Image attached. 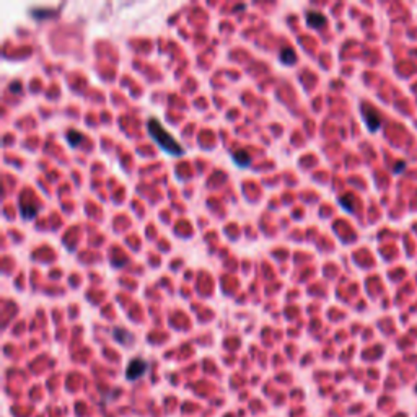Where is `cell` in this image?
<instances>
[{
    "mask_svg": "<svg viewBox=\"0 0 417 417\" xmlns=\"http://www.w3.org/2000/svg\"><path fill=\"white\" fill-rule=\"evenodd\" d=\"M326 21H328L326 17L321 15V13H318V12H307V23H308V26L321 28Z\"/></svg>",
    "mask_w": 417,
    "mask_h": 417,
    "instance_id": "277c9868",
    "label": "cell"
},
{
    "mask_svg": "<svg viewBox=\"0 0 417 417\" xmlns=\"http://www.w3.org/2000/svg\"><path fill=\"white\" fill-rule=\"evenodd\" d=\"M233 161L238 166H246V165H249V156L244 150H238L233 154Z\"/></svg>",
    "mask_w": 417,
    "mask_h": 417,
    "instance_id": "8992f818",
    "label": "cell"
},
{
    "mask_svg": "<svg viewBox=\"0 0 417 417\" xmlns=\"http://www.w3.org/2000/svg\"><path fill=\"white\" fill-rule=\"evenodd\" d=\"M82 139H83V136L78 131H69L67 132V142L70 143V147H77Z\"/></svg>",
    "mask_w": 417,
    "mask_h": 417,
    "instance_id": "52a82bcc",
    "label": "cell"
},
{
    "mask_svg": "<svg viewBox=\"0 0 417 417\" xmlns=\"http://www.w3.org/2000/svg\"><path fill=\"white\" fill-rule=\"evenodd\" d=\"M362 116H364V121L367 124L368 131L377 132L380 126H382V118H380V114L377 113V109L370 108L367 104H362Z\"/></svg>",
    "mask_w": 417,
    "mask_h": 417,
    "instance_id": "7a4b0ae2",
    "label": "cell"
},
{
    "mask_svg": "<svg viewBox=\"0 0 417 417\" xmlns=\"http://www.w3.org/2000/svg\"><path fill=\"white\" fill-rule=\"evenodd\" d=\"M147 131H148V136L156 142V145H158L163 152H166L168 155L179 156V155L184 154L183 147L179 145L178 140H176V139L166 131V129L163 127V124H161L156 118H150L147 121Z\"/></svg>",
    "mask_w": 417,
    "mask_h": 417,
    "instance_id": "6da1fadb",
    "label": "cell"
},
{
    "mask_svg": "<svg viewBox=\"0 0 417 417\" xmlns=\"http://www.w3.org/2000/svg\"><path fill=\"white\" fill-rule=\"evenodd\" d=\"M406 168V161H398V163H395V166H393V171L395 173H402Z\"/></svg>",
    "mask_w": 417,
    "mask_h": 417,
    "instance_id": "9c48e42d",
    "label": "cell"
},
{
    "mask_svg": "<svg viewBox=\"0 0 417 417\" xmlns=\"http://www.w3.org/2000/svg\"><path fill=\"white\" fill-rule=\"evenodd\" d=\"M147 370V364L142 359H134L129 362L126 368V378L127 380H137L140 378Z\"/></svg>",
    "mask_w": 417,
    "mask_h": 417,
    "instance_id": "3957f363",
    "label": "cell"
},
{
    "mask_svg": "<svg viewBox=\"0 0 417 417\" xmlns=\"http://www.w3.org/2000/svg\"><path fill=\"white\" fill-rule=\"evenodd\" d=\"M279 59L284 64H287V66H292V64H295L296 62V55H295V52H294V49H282L280 51V55H279Z\"/></svg>",
    "mask_w": 417,
    "mask_h": 417,
    "instance_id": "5b68a950",
    "label": "cell"
},
{
    "mask_svg": "<svg viewBox=\"0 0 417 417\" xmlns=\"http://www.w3.org/2000/svg\"><path fill=\"white\" fill-rule=\"evenodd\" d=\"M339 204L346 208L347 212H354V208H352V197H341Z\"/></svg>",
    "mask_w": 417,
    "mask_h": 417,
    "instance_id": "ba28073f",
    "label": "cell"
}]
</instances>
